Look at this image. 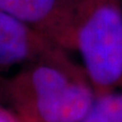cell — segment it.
Masks as SVG:
<instances>
[{
	"instance_id": "5",
	"label": "cell",
	"mask_w": 122,
	"mask_h": 122,
	"mask_svg": "<svg viewBox=\"0 0 122 122\" xmlns=\"http://www.w3.org/2000/svg\"><path fill=\"white\" fill-rule=\"evenodd\" d=\"M80 122H122V93L111 92L97 96Z\"/></svg>"
},
{
	"instance_id": "1",
	"label": "cell",
	"mask_w": 122,
	"mask_h": 122,
	"mask_svg": "<svg viewBox=\"0 0 122 122\" xmlns=\"http://www.w3.org/2000/svg\"><path fill=\"white\" fill-rule=\"evenodd\" d=\"M5 89L40 122H80L96 98L84 68L70 59L25 66Z\"/></svg>"
},
{
	"instance_id": "2",
	"label": "cell",
	"mask_w": 122,
	"mask_h": 122,
	"mask_svg": "<svg viewBox=\"0 0 122 122\" xmlns=\"http://www.w3.org/2000/svg\"><path fill=\"white\" fill-rule=\"evenodd\" d=\"M69 50L80 54L96 97L122 84V8L119 0H71Z\"/></svg>"
},
{
	"instance_id": "3",
	"label": "cell",
	"mask_w": 122,
	"mask_h": 122,
	"mask_svg": "<svg viewBox=\"0 0 122 122\" xmlns=\"http://www.w3.org/2000/svg\"><path fill=\"white\" fill-rule=\"evenodd\" d=\"M66 50L33 27L0 10V71L39 61H65Z\"/></svg>"
},
{
	"instance_id": "6",
	"label": "cell",
	"mask_w": 122,
	"mask_h": 122,
	"mask_svg": "<svg viewBox=\"0 0 122 122\" xmlns=\"http://www.w3.org/2000/svg\"><path fill=\"white\" fill-rule=\"evenodd\" d=\"M0 122H18L8 111L0 107Z\"/></svg>"
},
{
	"instance_id": "4",
	"label": "cell",
	"mask_w": 122,
	"mask_h": 122,
	"mask_svg": "<svg viewBox=\"0 0 122 122\" xmlns=\"http://www.w3.org/2000/svg\"><path fill=\"white\" fill-rule=\"evenodd\" d=\"M0 10L39 30L67 51L71 0H0Z\"/></svg>"
}]
</instances>
